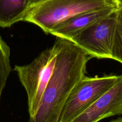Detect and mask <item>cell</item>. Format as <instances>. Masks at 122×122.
<instances>
[{
  "label": "cell",
  "instance_id": "obj_1",
  "mask_svg": "<svg viewBox=\"0 0 122 122\" xmlns=\"http://www.w3.org/2000/svg\"><path fill=\"white\" fill-rule=\"evenodd\" d=\"M59 51L55 67L37 112L29 122H59L65 103L74 87L85 76L92 58L72 42L57 37Z\"/></svg>",
  "mask_w": 122,
  "mask_h": 122
},
{
  "label": "cell",
  "instance_id": "obj_2",
  "mask_svg": "<svg viewBox=\"0 0 122 122\" xmlns=\"http://www.w3.org/2000/svg\"><path fill=\"white\" fill-rule=\"evenodd\" d=\"M108 7L118 6L114 0H47L30 7L24 21L50 34L60 24L77 14Z\"/></svg>",
  "mask_w": 122,
  "mask_h": 122
},
{
  "label": "cell",
  "instance_id": "obj_3",
  "mask_svg": "<svg viewBox=\"0 0 122 122\" xmlns=\"http://www.w3.org/2000/svg\"><path fill=\"white\" fill-rule=\"evenodd\" d=\"M59 45L55 41L52 47L44 50L31 63L25 66H16L20 82L28 96V112L30 117L37 112L43 93L55 67Z\"/></svg>",
  "mask_w": 122,
  "mask_h": 122
},
{
  "label": "cell",
  "instance_id": "obj_4",
  "mask_svg": "<svg viewBox=\"0 0 122 122\" xmlns=\"http://www.w3.org/2000/svg\"><path fill=\"white\" fill-rule=\"evenodd\" d=\"M119 76H85L71 92L63 107L59 122H71L94 103L116 83Z\"/></svg>",
  "mask_w": 122,
  "mask_h": 122
},
{
  "label": "cell",
  "instance_id": "obj_5",
  "mask_svg": "<svg viewBox=\"0 0 122 122\" xmlns=\"http://www.w3.org/2000/svg\"><path fill=\"white\" fill-rule=\"evenodd\" d=\"M117 10L96 21L69 41L92 58H111L117 24Z\"/></svg>",
  "mask_w": 122,
  "mask_h": 122
},
{
  "label": "cell",
  "instance_id": "obj_6",
  "mask_svg": "<svg viewBox=\"0 0 122 122\" xmlns=\"http://www.w3.org/2000/svg\"><path fill=\"white\" fill-rule=\"evenodd\" d=\"M122 114V74L114 85L71 122H98Z\"/></svg>",
  "mask_w": 122,
  "mask_h": 122
},
{
  "label": "cell",
  "instance_id": "obj_7",
  "mask_svg": "<svg viewBox=\"0 0 122 122\" xmlns=\"http://www.w3.org/2000/svg\"><path fill=\"white\" fill-rule=\"evenodd\" d=\"M118 8L108 7L80 13L60 24L50 34L69 40L96 21L117 10Z\"/></svg>",
  "mask_w": 122,
  "mask_h": 122
},
{
  "label": "cell",
  "instance_id": "obj_8",
  "mask_svg": "<svg viewBox=\"0 0 122 122\" xmlns=\"http://www.w3.org/2000/svg\"><path fill=\"white\" fill-rule=\"evenodd\" d=\"M29 8V0H0V27H10L24 21Z\"/></svg>",
  "mask_w": 122,
  "mask_h": 122
},
{
  "label": "cell",
  "instance_id": "obj_9",
  "mask_svg": "<svg viewBox=\"0 0 122 122\" xmlns=\"http://www.w3.org/2000/svg\"><path fill=\"white\" fill-rule=\"evenodd\" d=\"M10 56L9 46L0 36V101L2 91L11 70Z\"/></svg>",
  "mask_w": 122,
  "mask_h": 122
},
{
  "label": "cell",
  "instance_id": "obj_10",
  "mask_svg": "<svg viewBox=\"0 0 122 122\" xmlns=\"http://www.w3.org/2000/svg\"><path fill=\"white\" fill-rule=\"evenodd\" d=\"M117 13V24L111 59L115 60L122 64V7H118Z\"/></svg>",
  "mask_w": 122,
  "mask_h": 122
},
{
  "label": "cell",
  "instance_id": "obj_11",
  "mask_svg": "<svg viewBox=\"0 0 122 122\" xmlns=\"http://www.w3.org/2000/svg\"><path fill=\"white\" fill-rule=\"evenodd\" d=\"M45 1H47V0H29V1L30 7L38 4L41 3L42 2H44Z\"/></svg>",
  "mask_w": 122,
  "mask_h": 122
},
{
  "label": "cell",
  "instance_id": "obj_12",
  "mask_svg": "<svg viewBox=\"0 0 122 122\" xmlns=\"http://www.w3.org/2000/svg\"><path fill=\"white\" fill-rule=\"evenodd\" d=\"M118 7H122V0H114Z\"/></svg>",
  "mask_w": 122,
  "mask_h": 122
},
{
  "label": "cell",
  "instance_id": "obj_13",
  "mask_svg": "<svg viewBox=\"0 0 122 122\" xmlns=\"http://www.w3.org/2000/svg\"><path fill=\"white\" fill-rule=\"evenodd\" d=\"M110 122H122V117L117 118V119H114V120H111V121Z\"/></svg>",
  "mask_w": 122,
  "mask_h": 122
}]
</instances>
